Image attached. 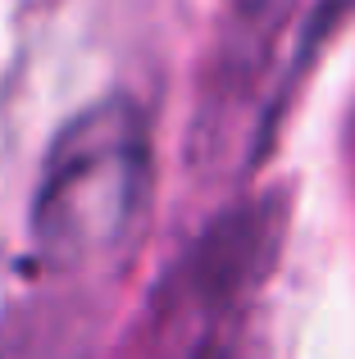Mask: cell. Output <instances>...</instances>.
<instances>
[{"instance_id": "obj_1", "label": "cell", "mask_w": 355, "mask_h": 359, "mask_svg": "<svg viewBox=\"0 0 355 359\" xmlns=\"http://www.w3.org/2000/svg\"><path fill=\"white\" fill-rule=\"evenodd\" d=\"M151 196V123L109 96L60 128L32 196V245L51 269H82L128 241Z\"/></svg>"}]
</instances>
